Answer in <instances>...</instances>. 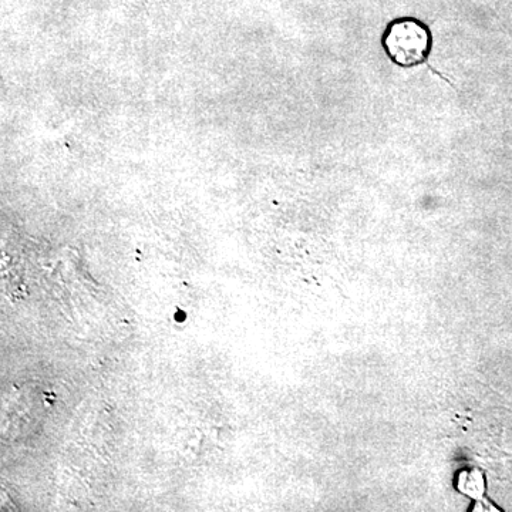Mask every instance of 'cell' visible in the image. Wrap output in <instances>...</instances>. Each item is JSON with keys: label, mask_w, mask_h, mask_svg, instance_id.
<instances>
[{"label": "cell", "mask_w": 512, "mask_h": 512, "mask_svg": "<svg viewBox=\"0 0 512 512\" xmlns=\"http://www.w3.org/2000/svg\"><path fill=\"white\" fill-rule=\"evenodd\" d=\"M384 53L400 67L420 66L429 59L433 37L429 26L414 18H400L387 25L382 37Z\"/></svg>", "instance_id": "cell-1"}]
</instances>
